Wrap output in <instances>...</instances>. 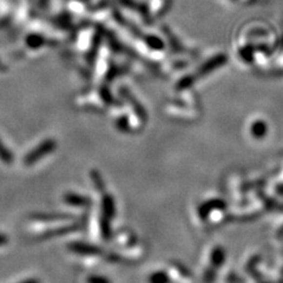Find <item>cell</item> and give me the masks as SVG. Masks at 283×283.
<instances>
[{
    "instance_id": "cell-1",
    "label": "cell",
    "mask_w": 283,
    "mask_h": 283,
    "mask_svg": "<svg viewBox=\"0 0 283 283\" xmlns=\"http://www.w3.org/2000/svg\"><path fill=\"white\" fill-rule=\"evenodd\" d=\"M150 283H168V277L163 273H156L150 277Z\"/></svg>"
},
{
    "instance_id": "cell-2",
    "label": "cell",
    "mask_w": 283,
    "mask_h": 283,
    "mask_svg": "<svg viewBox=\"0 0 283 283\" xmlns=\"http://www.w3.org/2000/svg\"><path fill=\"white\" fill-rule=\"evenodd\" d=\"M67 202L71 203V204H81V203H85V200L79 196H76V195H71V196L67 197Z\"/></svg>"
},
{
    "instance_id": "cell-3",
    "label": "cell",
    "mask_w": 283,
    "mask_h": 283,
    "mask_svg": "<svg viewBox=\"0 0 283 283\" xmlns=\"http://www.w3.org/2000/svg\"><path fill=\"white\" fill-rule=\"evenodd\" d=\"M89 283H109V281L106 279H104V277L93 276L89 279Z\"/></svg>"
}]
</instances>
